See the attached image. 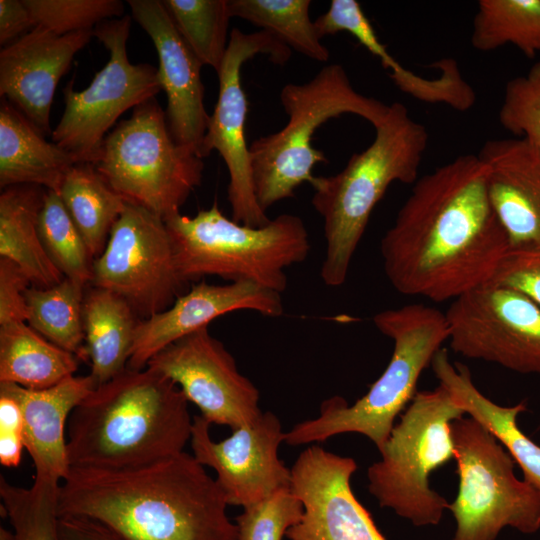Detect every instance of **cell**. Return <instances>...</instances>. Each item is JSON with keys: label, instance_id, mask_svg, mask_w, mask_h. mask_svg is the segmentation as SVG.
<instances>
[{"label": "cell", "instance_id": "cell-19", "mask_svg": "<svg viewBox=\"0 0 540 540\" xmlns=\"http://www.w3.org/2000/svg\"><path fill=\"white\" fill-rule=\"evenodd\" d=\"M249 310L278 317L281 294L247 281L211 284L204 280L179 295L166 310L137 323L127 367L141 370L164 348L224 314Z\"/></svg>", "mask_w": 540, "mask_h": 540}, {"label": "cell", "instance_id": "cell-41", "mask_svg": "<svg viewBox=\"0 0 540 540\" xmlns=\"http://www.w3.org/2000/svg\"><path fill=\"white\" fill-rule=\"evenodd\" d=\"M35 27L23 0H0V44L19 39Z\"/></svg>", "mask_w": 540, "mask_h": 540}, {"label": "cell", "instance_id": "cell-37", "mask_svg": "<svg viewBox=\"0 0 540 540\" xmlns=\"http://www.w3.org/2000/svg\"><path fill=\"white\" fill-rule=\"evenodd\" d=\"M303 513L301 501L290 488L243 509L235 519L236 540H282Z\"/></svg>", "mask_w": 540, "mask_h": 540}, {"label": "cell", "instance_id": "cell-16", "mask_svg": "<svg viewBox=\"0 0 540 540\" xmlns=\"http://www.w3.org/2000/svg\"><path fill=\"white\" fill-rule=\"evenodd\" d=\"M209 429V422L201 415L193 417V456L201 465L215 470L228 505L244 509L290 488L291 470L278 456L285 432L274 413L262 412L220 442L211 439Z\"/></svg>", "mask_w": 540, "mask_h": 540}, {"label": "cell", "instance_id": "cell-42", "mask_svg": "<svg viewBox=\"0 0 540 540\" xmlns=\"http://www.w3.org/2000/svg\"><path fill=\"white\" fill-rule=\"evenodd\" d=\"M60 540H122L104 526L88 519L59 517Z\"/></svg>", "mask_w": 540, "mask_h": 540}, {"label": "cell", "instance_id": "cell-14", "mask_svg": "<svg viewBox=\"0 0 540 540\" xmlns=\"http://www.w3.org/2000/svg\"><path fill=\"white\" fill-rule=\"evenodd\" d=\"M451 349L522 374H540V307L523 293L488 283L451 301Z\"/></svg>", "mask_w": 540, "mask_h": 540}, {"label": "cell", "instance_id": "cell-29", "mask_svg": "<svg viewBox=\"0 0 540 540\" xmlns=\"http://www.w3.org/2000/svg\"><path fill=\"white\" fill-rule=\"evenodd\" d=\"M85 286L64 277L51 287L30 286L24 296L27 324L47 340L88 362L83 328Z\"/></svg>", "mask_w": 540, "mask_h": 540}, {"label": "cell", "instance_id": "cell-9", "mask_svg": "<svg viewBox=\"0 0 540 540\" xmlns=\"http://www.w3.org/2000/svg\"><path fill=\"white\" fill-rule=\"evenodd\" d=\"M94 166L126 203L163 219L180 212L204 170L202 158L174 141L155 98L136 106L106 136Z\"/></svg>", "mask_w": 540, "mask_h": 540}, {"label": "cell", "instance_id": "cell-34", "mask_svg": "<svg viewBox=\"0 0 540 540\" xmlns=\"http://www.w3.org/2000/svg\"><path fill=\"white\" fill-rule=\"evenodd\" d=\"M60 482L34 479L30 488L10 484L1 476V507L16 540H60L58 494Z\"/></svg>", "mask_w": 540, "mask_h": 540}, {"label": "cell", "instance_id": "cell-21", "mask_svg": "<svg viewBox=\"0 0 540 540\" xmlns=\"http://www.w3.org/2000/svg\"><path fill=\"white\" fill-rule=\"evenodd\" d=\"M478 156L487 191L509 249L540 245V149L522 137L491 139Z\"/></svg>", "mask_w": 540, "mask_h": 540}, {"label": "cell", "instance_id": "cell-22", "mask_svg": "<svg viewBox=\"0 0 540 540\" xmlns=\"http://www.w3.org/2000/svg\"><path fill=\"white\" fill-rule=\"evenodd\" d=\"M0 387L20 405L24 445L35 466V479L61 483L70 470L65 425L74 408L96 388L94 380L74 375L40 390L10 382H0Z\"/></svg>", "mask_w": 540, "mask_h": 540}, {"label": "cell", "instance_id": "cell-5", "mask_svg": "<svg viewBox=\"0 0 540 540\" xmlns=\"http://www.w3.org/2000/svg\"><path fill=\"white\" fill-rule=\"evenodd\" d=\"M375 327L394 342L391 359L368 392L354 404L334 396L323 401L318 417L294 425L284 434L291 446L323 442L332 436L358 433L380 451L396 417L417 393L423 370L449 339L445 313L421 303L383 310L373 317Z\"/></svg>", "mask_w": 540, "mask_h": 540}, {"label": "cell", "instance_id": "cell-12", "mask_svg": "<svg viewBox=\"0 0 540 540\" xmlns=\"http://www.w3.org/2000/svg\"><path fill=\"white\" fill-rule=\"evenodd\" d=\"M165 221L126 203L103 252L93 261L90 285L122 297L137 317L169 308L184 293Z\"/></svg>", "mask_w": 540, "mask_h": 540}, {"label": "cell", "instance_id": "cell-10", "mask_svg": "<svg viewBox=\"0 0 540 540\" xmlns=\"http://www.w3.org/2000/svg\"><path fill=\"white\" fill-rule=\"evenodd\" d=\"M459 487L448 510L456 522L452 540H495L511 527L524 534L540 529V491L517 478L515 461L472 417L451 423Z\"/></svg>", "mask_w": 540, "mask_h": 540}, {"label": "cell", "instance_id": "cell-3", "mask_svg": "<svg viewBox=\"0 0 540 540\" xmlns=\"http://www.w3.org/2000/svg\"><path fill=\"white\" fill-rule=\"evenodd\" d=\"M181 389L157 370L127 367L68 419L70 467L126 469L183 452L193 419Z\"/></svg>", "mask_w": 540, "mask_h": 540}, {"label": "cell", "instance_id": "cell-13", "mask_svg": "<svg viewBox=\"0 0 540 540\" xmlns=\"http://www.w3.org/2000/svg\"><path fill=\"white\" fill-rule=\"evenodd\" d=\"M223 63L218 71L219 92L203 140L201 157L218 151L229 174L228 201L232 219L251 227L266 225L270 219L258 204L252 175L251 155L246 142L247 98L241 84L242 66L259 54L284 65L291 49L271 33L260 30L243 33L234 28Z\"/></svg>", "mask_w": 540, "mask_h": 540}, {"label": "cell", "instance_id": "cell-18", "mask_svg": "<svg viewBox=\"0 0 540 540\" xmlns=\"http://www.w3.org/2000/svg\"><path fill=\"white\" fill-rule=\"evenodd\" d=\"M132 18L154 43L165 111L174 141L200 158L210 115L204 105L201 62L187 46L160 0H128ZM203 159V158H202Z\"/></svg>", "mask_w": 540, "mask_h": 540}, {"label": "cell", "instance_id": "cell-39", "mask_svg": "<svg viewBox=\"0 0 540 540\" xmlns=\"http://www.w3.org/2000/svg\"><path fill=\"white\" fill-rule=\"evenodd\" d=\"M489 283L517 290L540 307V245L509 249Z\"/></svg>", "mask_w": 540, "mask_h": 540}, {"label": "cell", "instance_id": "cell-36", "mask_svg": "<svg viewBox=\"0 0 540 540\" xmlns=\"http://www.w3.org/2000/svg\"><path fill=\"white\" fill-rule=\"evenodd\" d=\"M499 122L540 149V61L506 84Z\"/></svg>", "mask_w": 540, "mask_h": 540}, {"label": "cell", "instance_id": "cell-35", "mask_svg": "<svg viewBox=\"0 0 540 540\" xmlns=\"http://www.w3.org/2000/svg\"><path fill=\"white\" fill-rule=\"evenodd\" d=\"M33 23L57 35L90 31L124 15L120 0H23Z\"/></svg>", "mask_w": 540, "mask_h": 540}, {"label": "cell", "instance_id": "cell-38", "mask_svg": "<svg viewBox=\"0 0 540 540\" xmlns=\"http://www.w3.org/2000/svg\"><path fill=\"white\" fill-rule=\"evenodd\" d=\"M314 23L321 39L345 31L357 39L372 55L379 58L381 63L390 55L386 46L378 39L361 5L355 0H332L329 9Z\"/></svg>", "mask_w": 540, "mask_h": 540}, {"label": "cell", "instance_id": "cell-1", "mask_svg": "<svg viewBox=\"0 0 540 540\" xmlns=\"http://www.w3.org/2000/svg\"><path fill=\"white\" fill-rule=\"evenodd\" d=\"M478 155H460L417 179L381 239L385 275L400 294L453 301L488 284L509 250Z\"/></svg>", "mask_w": 540, "mask_h": 540}, {"label": "cell", "instance_id": "cell-28", "mask_svg": "<svg viewBox=\"0 0 540 540\" xmlns=\"http://www.w3.org/2000/svg\"><path fill=\"white\" fill-rule=\"evenodd\" d=\"M58 193L95 260L103 252L126 202L90 163H76L66 174Z\"/></svg>", "mask_w": 540, "mask_h": 540}, {"label": "cell", "instance_id": "cell-43", "mask_svg": "<svg viewBox=\"0 0 540 540\" xmlns=\"http://www.w3.org/2000/svg\"><path fill=\"white\" fill-rule=\"evenodd\" d=\"M25 448L22 435L0 434V463L6 467H16Z\"/></svg>", "mask_w": 540, "mask_h": 540}, {"label": "cell", "instance_id": "cell-32", "mask_svg": "<svg viewBox=\"0 0 540 540\" xmlns=\"http://www.w3.org/2000/svg\"><path fill=\"white\" fill-rule=\"evenodd\" d=\"M179 34L202 65L217 73L226 55L229 0H163ZM230 35V34H229Z\"/></svg>", "mask_w": 540, "mask_h": 540}, {"label": "cell", "instance_id": "cell-26", "mask_svg": "<svg viewBox=\"0 0 540 540\" xmlns=\"http://www.w3.org/2000/svg\"><path fill=\"white\" fill-rule=\"evenodd\" d=\"M140 319L119 295L90 285L83 299V328L96 387L127 368Z\"/></svg>", "mask_w": 540, "mask_h": 540}, {"label": "cell", "instance_id": "cell-31", "mask_svg": "<svg viewBox=\"0 0 540 540\" xmlns=\"http://www.w3.org/2000/svg\"><path fill=\"white\" fill-rule=\"evenodd\" d=\"M310 6V0H229L232 18L244 19L271 33L290 49L326 62L330 52L310 18Z\"/></svg>", "mask_w": 540, "mask_h": 540}, {"label": "cell", "instance_id": "cell-6", "mask_svg": "<svg viewBox=\"0 0 540 540\" xmlns=\"http://www.w3.org/2000/svg\"><path fill=\"white\" fill-rule=\"evenodd\" d=\"M164 221L177 271L186 283L212 275L281 294L288 284L285 269L303 262L310 252L305 224L292 214L251 227L227 218L215 203L194 217L178 212Z\"/></svg>", "mask_w": 540, "mask_h": 540}, {"label": "cell", "instance_id": "cell-17", "mask_svg": "<svg viewBox=\"0 0 540 540\" xmlns=\"http://www.w3.org/2000/svg\"><path fill=\"white\" fill-rule=\"evenodd\" d=\"M291 470L292 493L303 513L287 532L288 540H386L369 511L353 493L356 461L312 445Z\"/></svg>", "mask_w": 540, "mask_h": 540}, {"label": "cell", "instance_id": "cell-15", "mask_svg": "<svg viewBox=\"0 0 540 540\" xmlns=\"http://www.w3.org/2000/svg\"><path fill=\"white\" fill-rule=\"evenodd\" d=\"M147 367L173 381L210 425L234 430L262 414L259 390L240 373L234 357L208 327L173 342Z\"/></svg>", "mask_w": 540, "mask_h": 540}, {"label": "cell", "instance_id": "cell-27", "mask_svg": "<svg viewBox=\"0 0 540 540\" xmlns=\"http://www.w3.org/2000/svg\"><path fill=\"white\" fill-rule=\"evenodd\" d=\"M78 365L74 354L47 340L27 322L0 325V382L46 389L74 376Z\"/></svg>", "mask_w": 540, "mask_h": 540}, {"label": "cell", "instance_id": "cell-2", "mask_svg": "<svg viewBox=\"0 0 540 540\" xmlns=\"http://www.w3.org/2000/svg\"><path fill=\"white\" fill-rule=\"evenodd\" d=\"M224 493L193 455L181 452L126 469L70 467L59 517L92 520L122 540H236Z\"/></svg>", "mask_w": 540, "mask_h": 540}, {"label": "cell", "instance_id": "cell-25", "mask_svg": "<svg viewBox=\"0 0 540 540\" xmlns=\"http://www.w3.org/2000/svg\"><path fill=\"white\" fill-rule=\"evenodd\" d=\"M45 194L40 186L16 185L0 195V258L16 264L39 288L64 279L48 257L38 230Z\"/></svg>", "mask_w": 540, "mask_h": 540}, {"label": "cell", "instance_id": "cell-20", "mask_svg": "<svg viewBox=\"0 0 540 540\" xmlns=\"http://www.w3.org/2000/svg\"><path fill=\"white\" fill-rule=\"evenodd\" d=\"M94 31L57 35L36 26L0 52V95L44 136H51L50 110L59 80Z\"/></svg>", "mask_w": 540, "mask_h": 540}, {"label": "cell", "instance_id": "cell-24", "mask_svg": "<svg viewBox=\"0 0 540 540\" xmlns=\"http://www.w3.org/2000/svg\"><path fill=\"white\" fill-rule=\"evenodd\" d=\"M76 164L71 154L48 142L7 99L0 105V187L36 185L58 192Z\"/></svg>", "mask_w": 540, "mask_h": 540}, {"label": "cell", "instance_id": "cell-33", "mask_svg": "<svg viewBox=\"0 0 540 540\" xmlns=\"http://www.w3.org/2000/svg\"><path fill=\"white\" fill-rule=\"evenodd\" d=\"M38 230L48 257L62 275L90 285L94 259L56 191L46 190Z\"/></svg>", "mask_w": 540, "mask_h": 540}, {"label": "cell", "instance_id": "cell-7", "mask_svg": "<svg viewBox=\"0 0 540 540\" xmlns=\"http://www.w3.org/2000/svg\"><path fill=\"white\" fill-rule=\"evenodd\" d=\"M280 101L288 115L287 124L249 146L255 195L265 212L276 202L294 197L301 184L312 182L313 167L327 162L323 152L312 145L313 134L322 124L349 113L376 128L389 109L356 91L339 64L323 67L308 82L286 84Z\"/></svg>", "mask_w": 540, "mask_h": 540}, {"label": "cell", "instance_id": "cell-30", "mask_svg": "<svg viewBox=\"0 0 540 540\" xmlns=\"http://www.w3.org/2000/svg\"><path fill=\"white\" fill-rule=\"evenodd\" d=\"M471 44L482 52L511 44L534 58L540 52V0L478 1Z\"/></svg>", "mask_w": 540, "mask_h": 540}, {"label": "cell", "instance_id": "cell-23", "mask_svg": "<svg viewBox=\"0 0 540 540\" xmlns=\"http://www.w3.org/2000/svg\"><path fill=\"white\" fill-rule=\"evenodd\" d=\"M431 367L439 385L470 417L483 425L508 451L524 475V480L540 491V446L519 428L517 418L527 410L525 402L501 406L491 401L475 386L470 370L462 363H451L442 348Z\"/></svg>", "mask_w": 540, "mask_h": 540}, {"label": "cell", "instance_id": "cell-8", "mask_svg": "<svg viewBox=\"0 0 540 540\" xmlns=\"http://www.w3.org/2000/svg\"><path fill=\"white\" fill-rule=\"evenodd\" d=\"M466 415L441 385L415 394L368 467V490L380 507L422 527L440 523L449 502L430 474L454 458L451 423Z\"/></svg>", "mask_w": 540, "mask_h": 540}, {"label": "cell", "instance_id": "cell-44", "mask_svg": "<svg viewBox=\"0 0 540 540\" xmlns=\"http://www.w3.org/2000/svg\"><path fill=\"white\" fill-rule=\"evenodd\" d=\"M0 540H16L13 531H10L4 527L0 528Z\"/></svg>", "mask_w": 540, "mask_h": 540}, {"label": "cell", "instance_id": "cell-11", "mask_svg": "<svg viewBox=\"0 0 540 540\" xmlns=\"http://www.w3.org/2000/svg\"><path fill=\"white\" fill-rule=\"evenodd\" d=\"M131 17L106 20L94 28L109 59L90 85L75 91L72 79L63 89L65 110L52 132V142L76 163L95 165L107 131L124 112L155 98L162 90L158 68L132 64L127 55Z\"/></svg>", "mask_w": 540, "mask_h": 540}, {"label": "cell", "instance_id": "cell-4", "mask_svg": "<svg viewBox=\"0 0 540 540\" xmlns=\"http://www.w3.org/2000/svg\"><path fill=\"white\" fill-rule=\"evenodd\" d=\"M375 130L373 142L353 154L339 173L314 176L310 183L311 202L323 219L326 241L320 275L329 287L345 283L370 215L388 187L418 179L428 143L426 127L410 116L405 105L394 102Z\"/></svg>", "mask_w": 540, "mask_h": 540}, {"label": "cell", "instance_id": "cell-40", "mask_svg": "<svg viewBox=\"0 0 540 540\" xmlns=\"http://www.w3.org/2000/svg\"><path fill=\"white\" fill-rule=\"evenodd\" d=\"M31 285L29 278L16 264L0 258V325L27 321L24 293Z\"/></svg>", "mask_w": 540, "mask_h": 540}]
</instances>
